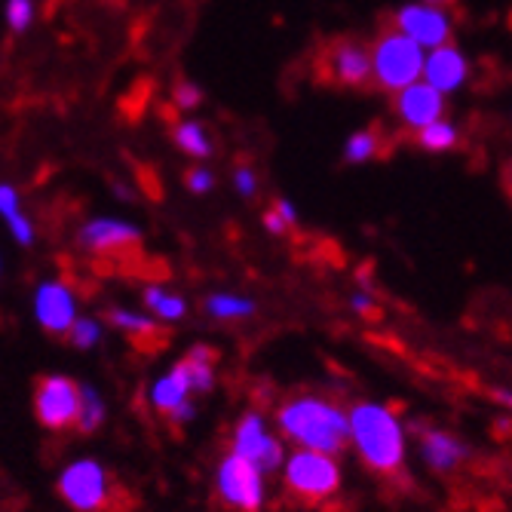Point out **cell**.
<instances>
[{
    "instance_id": "4316f807",
    "label": "cell",
    "mask_w": 512,
    "mask_h": 512,
    "mask_svg": "<svg viewBox=\"0 0 512 512\" xmlns=\"http://www.w3.org/2000/svg\"><path fill=\"white\" fill-rule=\"evenodd\" d=\"M31 16H34L31 0H10L7 4V22L13 31H25L31 25Z\"/></svg>"
},
{
    "instance_id": "2e32d148",
    "label": "cell",
    "mask_w": 512,
    "mask_h": 512,
    "mask_svg": "<svg viewBox=\"0 0 512 512\" xmlns=\"http://www.w3.org/2000/svg\"><path fill=\"white\" fill-rule=\"evenodd\" d=\"M424 77L439 92H454L463 80H467V59H463L454 46L445 43V46H439V50H433V56L427 59Z\"/></svg>"
},
{
    "instance_id": "83f0119b",
    "label": "cell",
    "mask_w": 512,
    "mask_h": 512,
    "mask_svg": "<svg viewBox=\"0 0 512 512\" xmlns=\"http://www.w3.org/2000/svg\"><path fill=\"white\" fill-rule=\"evenodd\" d=\"M10 221V230H13V237L19 240V246H31L34 243V230H31V221L22 215V212H16L13 218H7Z\"/></svg>"
},
{
    "instance_id": "484cf974",
    "label": "cell",
    "mask_w": 512,
    "mask_h": 512,
    "mask_svg": "<svg viewBox=\"0 0 512 512\" xmlns=\"http://www.w3.org/2000/svg\"><path fill=\"white\" fill-rule=\"evenodd\" d=\"M172 99H175V105H178L181 111H191V108H197V105L203 102V92H200L194 83L181 80V83H175V89H172Z\"/></svg>"
},
{
    "instance_id": "e575fe53",
    "label": "cell",
    "mask_w": 512,
    "mask_h": 512,
    "mask_svg": "<svg viewBox=\"0 0 512 512\" xmlns=\"http://www.w3.org/2000/svg\"><path fill=\"white\" fill-rule=\"evenodd\" d=\"M273 209H276L279 215H283L289 224H295V221H298V212H295V206H292L289 200H276V203H273Z\"/></svg>"
},
{
    "instance_id": "836d02e7",
    "label": "cell",
    "mask_w": 512,
    "mask_h": 512,
    "mask_svg": "<svg viewBox=\"0 0 512 512\" xmlns=\"http://www.w3.org/2000/svg\"><path fill=\"white\" fill-rule=\"evenodd\" d=\"M350 307H353L356 313H375V298H371L368 292H356V295L350 298Z\"/></svg>"
},
{
    "instance_id": "7c38bea8",
    "label": "cell",
    "mask_w": 512,
    "mask_h": 512,
    "mask_svg": "<svg viewBox=\"0 0 512 512\" xmlns=\"http://www.w3.org/2000/svg\"><path fill=\"white\" fill-rule=\"evenodd\" d=\"M142 243L138 227L120 218H96L77 230V246L92 255H120Z\"/></svg>"
},
{
    "instance_id": "7402d4cb",
    "label": "cell",
    "mask_w": 512,
    "mask_h": 512,
    "mask_svg": "<svg viewBox=\"0 0 512 512\" xmlns=\"http://www.w3.org/2000/svg\"><path fill=\"white\" fill-rule=\"evenodd\" d=\"M172 138H175V145L184 154H191V157H209L212 154V142H209V135H206V126L197 123V120L178 123L175 132H172Z\"/></svg>"
},
{
    "instance_id": "52a82bcc",
    "label": "cell",
    "mask_w": 512,
    "mask_h": 512,
    "mask_svg": "<svg viewBox=\"0 0 512 512\" xmlns=\"http://www.w3.org/2000/svg\"><path fill=\"white\" fill-rule=\"evenodd\" d=\"M227 451H234L252 463H258V467L273 476V473H283L286 467V439L279 433H270L267 427V417L261 411H246L240 421L234 424V430H230V445Z\"/></svg>"
},
{
    "instance_id": "9a60e30c",
    "label": "cell",
    "mask_w": 512,
    "mask_h": 512,
    "mask_svg": "<svg viewBox=\"0 0 512 512\" xmlns=\"http://www.w3.org/2000/svg\"><path fill=\"white\" fill-rule=\"evenodd\" d=\"M194 393V384H191V371H188V362H175L166 375H160L151 387H148V405L157 411V414H169L175 411L181 402H188Z\"/></svg>"
},
{
    "instance_id": "ba28073f",
    "label": "cell",
    "mask_w": 512,
    "mask_h": 512,
    "mask_svg": "<svg viewBox=\"0 0 512 512\" xmlns=\"http://www.w3.org/2000/svg\"><path fill=\"white\" fill-rule=\"evenodd\" d=\"M80 402H83V384H77L68 375H59V371L43 375L34 387V417L50 433H65L77 427Z\"/></svg>"
},
{
    "instance_id": "d6986e66",
    "label": "cell",
    "mask_w": 512,
    "mask_h": 512,
    "mask_svg": "<svg viewBox=\"0 0 512 512\" xmlns=\"http://www.w3.org/2000/svg\"><path fill=\"white\" fill-rule=\"evenodd\" d=\"M145 307L151 316H157L160 322H181L184 313H188V301H184L178 292L166 289V286H148L142 292Z\"/></svg>"
},
{
    "instance_id": "5bb4252c",
    "label": "cell",
    "mask_w": 512,
    "mask_h": 512,
    "mask_svg": "<svg viewBox=\"0 0 512 512\" xmlns=\"http://www.w3.org/2000/svg\"><path fill=\"white\" fill-rule=\"evenodd\" d=\"M396 31L408 34L411 40H417L427 50H439V46L448 43L451 37V19L439 10V7H417L408 4L396 13L393 19Z\"/></svg>"
},
{
    "instance_id": "8992f818",
    "label": "cell",
    "mask_w": 512,
    "mask_h": 512,
    "mask_svg": "<svg viewBox=\"0 0 512 512\" xmlns=\"http://www.w3.org/2000/svg\"><path fill=\"white\" fill-rule=\"evenodd\" d=\"M371 62H375V83L384 92H402L405 86L424 77L427 59L421 43L402 31H387L371 46Z\"/></svg>"
},
{
    "instance_id": "d4e9b609",
    "label": "cell",
    "mask_w": 512,
    "mask_h": 512,
    "mask_svg": "<svg viewBox=\"0 0 512 512\" xmlns=\"http://www.w3.org/2000/svg\"><path fill=\"white\" fill-rule=\"evenodd\" d=\"M68 341L77 350L99 347V341H102V322L92 319V316H77V322L71 325V332H68Z\"/></svg>"
},
{
    "instance_id": "8d00e7d4",
    "label": "cell",
    "mask_w": 512,
    "mask_h": 512,
    "mask_svg": "<svg viewBox=\"0 0 512 512\" xmlns=\"http://www.w3.org/2000/svg\"><path fill=\"white\" fill-rule=\"evenodd\" d=\"M427 7H448V4H454V0H424Z\"/></svg>"
},
{
    "instance_id": "74e56055",
    "label": "cell",
    "mask_w": 512,
    "mask_h": 512,
    "mask_svg": "<svg viewBox=\"0 0 512 512\" xmlns=\"http://www.w3.org/2000/svg\"><path fill=\"white\" fill-rule=\"evenodd\" d=\"M506 181H509V191H512V166H509V175H506Z\"/></svg>"
},
{
    "instance_id": "3957f363",
    "label": "cell",
    "mask_w": 512,
    "mask_h": 512,
    "mask_svg": "<svg viewBox=\"0 0 512 512\" xmlns=\"http://www.w3.org/2000/svg\"><path fill=\"white\" fill-rule=\"evenodd\" d=\"M286 494L301 506H325L344 491V470L335 454L295 448L279 473Z\"/></svg>"
},
{
    "instance_id": "d590c367",
    "label": "cell",
    "mask_w": 512,
    "mask_h": 512,
    "mask_svg": "<svg viewBox=\"0 0 512 512\" xmlns=\"http://www.w3.org/2000/svg\"><path fill=\"white\" fill-rule=\"evenodd\" d=\"M494 399L503 402L506 408H512V390H494Z\"/></svg>"
},
{
    "instance_id": "277c9868",
    "label": "cell",
    "mask_w": 512,
    "mask_h": 512,
    "mask_svg": "<svg viewBox=\"0 0 512 512\" xmlns=\"http://www.w3.org/2000/svg\"><path fill=\"white\" fill-rule=\"evenodd\" d=\"M56 491L62 503L74 512H108L114 509L117 485L111 473L105 470V463L96 457H77L59 473Z\"/></svg>"
},
{
    "instance_id": "6da1fadb",
    "label": "cell",
    "mask_w": 512,
    "mask_h": 512,
    "mask_svg": "<svg viewBox=\"0 0 512 512\" xmlns=\"http://www.w3.org/2000/svg\"><path fill=\"white\" fill-rule=\"evenodd\" d=\"M276 433L295 448L341 457L350 448V408L319 393L286 396L273 411Z\"/></svg>"
},
{
    "instance_id": "7a4b0ae2",
    "label": "cell",
    "mask_w": 512,
    "mask_h": 512,
    "mask_svg": "<svg viewBox=\"0 0 512 512\" xmlns=\"http://www.w3.org/2000/svg\"><path fill=\"white\" fill-rule=\"evenodd\" d=\"M350 448L368 473L381 479L402 476L408 457V433L402 417L375 399H359L350 405Z\"/></svg>"
},
{
    "instance_id": "e0dca14e",
    "label": "cell",
    "mask_w": 512,
    "mask_h": 512,
    "mask_svg": "<svg viewBox=\"0 0 512 512\" xmlns=\"http://www.w3.org/2000/svg\"><path fill=\"white\" fill-rule=\"evenodd\" d=\"M108 322L114 329H120L123 335H129L132 341H157L160 338V319L157 316H145V313H135L126 307H111L108 310Z\"/></svg>"
},
{
    "instance_id": "4fadbf2b",
    "label": "cell",
    "mask_w": 512,
    "mask_h": 512,
    "mask_svg": "<svg viewBox=\"0 0 512 512\" xmlns=\"http://www.w3.org/2000/svg\"><path fill=\"white\" fill-rule=\"evenodd\" d=\"M445 92H439L433 83H411L402 92H396V117L408 126V129H427L430 123L442 120L445 114Z\"/></svg>"
},
{
    "instance_id": "ffe728a7",
    "label": "cell",
    "mask_w": 512,
    "mask_h": 512,
    "mask_svg": "<svg viewBox=\"0 0 512 512\" xmlns=\"http://www.w3.org/2000/svg\"><path fill=\"white\" fill-rule=\"evenodd\" d=\"M206 313L218 322H237V319H249L258 313V304L252 298H243V295H227V292H218V295H209L206 298Z\"/></svg>"
},
{
    "instance_id": "f35d334b",
    "label": "cell",
    "mask_w": 512,
    "mask_h": 512,
    "mask_svg": "<svg viewBox=\"0 0 512 512\" xmlns=\"http://www.w3.org/2000/svg\"><path fill=\"white\" fill-rule=\"evenodd\" d=\"M509 197H512V191H509Z\"/></svg>"
},
{
    "instance_id": "cb8c5ba5",
    "label": "cell",
    "mask_w": 512,
    "mask_h": 512,
    "mask_svg": "<svg viewBox=\"0 0 512 512\" xmlns=\"http://www.w3.org/2000/svg\"><path fill=\"white\" fill-rule=\"evenodd\" d=\"M381 135H378V129H365V132H356L350 142H347V148H344V157H347V163H368L371 157H378L381 154Z\"/></svg>"
},
{
    "instance_id": "5b68a950",
    "label": "cell",
    "mask_w": 512,
    "mask_h": 512,
    "mask_svg": "<svg viewBox=\"0 0 512 512\" xmlns=\"http://www.w3.org/2000/svg\"><path fill=\"white\" fill-rule=\"evenodd\" d=\"M212 488L215 500L230 512H261L267 503V473L234 451L218 460Z\"/></svg>"
},
{
    "instance_id": "44dd1931",
    "label": "cell",
    "mask_w": 512,
    "mask_h": 512,
    "mask_svg": "<svg viewBox=\"0 0 512 512\" xmlns=\"http://www.w3.org/2000/svg\"><path fill=\"white\" fill-rule=\"evenodd\" d=\"M105 417H108V405H105L102 393L96 387L83 384V402H80V417H77V427L74 430L80 436H92V433L102 430Z\"/></svg>"
},
{
    "instance_id": "9c48e42d",
    "label": "cell",
    "mask_w": 512,
    "mask_h": 512,
    "mask_svg": "<svg viewBox=\"0 0 512 512\" xmlns=\"http://www.w3.org/2000/svg\"><path fill=\"white\" fill-rule=\"evenodd\" d=\"M319 74L338 86L359 89L375 77V62H371V50L365 43L341 37L325 46V53L319 59Z\"/></svg>"
},
{
    "instance_id": "30bf717a",
    "label": "cell",
    "mask_w": 512,
    "mask_h": 512,
    "mask_svg": "<svg viewBox=\"0 0 512 512\" xmlns=\"http://www.w3.org/2000/svg\"><path fill=\"white\" fill-rule=\"evenodd\" d=\"M77 298L74 289L62 279H46L34 292V319L46 335H68L77 322Z\"/></svg>"
},
{
    "instance_id": "4dcf8cb0",
    "label": "cell",
    "mask_w": 512,
    "mask_h": 512,
    "mask_svg": "<svg viewBox=\"0 0 512 512\" xmlns=\"http://www.w3.org/2000/svg\"><path fill=\"white\" fill-rule=\"evenodd\" d=\"M234 184H237V191H240L243 197H252V194L258 191V181H255V172H252L249 166L237 169V175H234Z\"/></svg>"
},
{
    "instance_id": "f546056e",
    "label": "cell",
    "mask_w": 512,
    "mask_h": 512,
    "mask_svg": "<svg viewBox=\"0 0 512 512\" xmlns=\"http://www.w3.org/2000/svg\"><path fill=\"white\" fill-rule=\"evenodd\" d=\"M184 184L194 191V194H206V191H212V184H215V178H212V172H206V169H191L188 175H184Z\"/></svg>"
},
{
    "instance_id": "f1b7e54d",
    "label": "cell",
    "mask_w": 512,
    "mask_h": 512,
    "mask_svg": "<svg viewBox=\"0 0 512 512\" xmlns=\"http://www.w3.org/2000/svg\"><path fill=\"white\" fill-rule=\"evenodd\" d=\"M197 417V405H194V399H188V402H181L175 411H169L166 414V421L172 424V427H188L191 421Z\"/></svg>"
},
{
    "instance_id": "ac0fdd59",
    "label": "cell",
    "mask_w": 512,
    "mask_h": 512,
    "mask_svg": "<svg viewBox=\"0 0 512 512\" xmlns=\"http://www.w3.org/2000/svg\"><path fill=\"white\" fill-rule=\"evenodd\" d=\"M184 362H188V371H191L194 393H197V396H206V393L215 387V362H218L215 347H209V344H194L188 353H184Z\"/></svg>"
},
{
    "instance_id": "d6a6232c",
    "label": "cell",
    "mask_w": 512,
    "mask_h": 512,
    "mask_svg": "<svg viewBox=\"0 0 512 512\" xmlns=\"http://www.w3.org/2000/svg\"><path fill=\"white\" fill-rule=\"evenodd\" d=\"M0 212H4V218H13L19 212V197H16V191L10 188V184L0 188Z\"/></svg>"
},
{
    "instance_id": "603a6c76",
    "label": "cell",
    "mask_w": 512,
    "mask_h": 512,
    "mask_svg": "<svg viewBox=\"0 0 512 512\" xmlns=\"http://www.w3.org/2000/svg\"><path fill=\"white\" fill-rule=\"evenodd\" d=\"M417 145L424 151H451L457 145V129L448 120H436L417 132Z\"/></svg>"
},
{
    "instance_id": "1f68e13d",
    "label": "cell",
    "mask_w": 512,
    "mask_h": 512,
    "mask_svg": "<svg viewBox=\"0 0 512 512\" xmlns=\"http://www.w3.org/2000/svg\"><path fill=\"white\" fill-rule=\"evenodd\" d=\"M264 227L270 230L273 237H283V234H289V227H292V224H289L283 215H279L276 209H270V212H264Z\"/></svg>"
},
{
    "instance_id": "8fae6325",
    "label": "cell",
    "mask_w": 512,
    "mask_h": 512,
    "mask_svg": "<svg viewBox=\"0 0 512 512\" xmlns=\"http://www.w3.org/2000/svg\"><path fill=\"white\" fill-rule=\"evenodd\" d=\"M417 451H421L424 467L439 473V476H451L457 473L470 457V448L460 436L442 430V427H421L417 430Z\"/></svg>"
}]
</instances>
